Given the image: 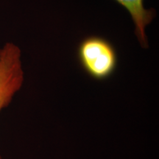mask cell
I'll list each match as a JSON object with an SVG mask.
<instances>
[{"label": "cell", "mask_w": 159, "mask_h": 159, "mask_svg": "<svg viewBox=\"0 0 159 159\" xmlns=\"http://www.w3.org/2000/svg\"><path fill=\"white\" fill-rule=\"evenodd\" d=\"M130 13L135 25L136 33L141 46L148 48V42L145 29L156 16L154 10H148L144 7V0H114Z\"/></svg>", "instance_id": "3957f363"}, {"label": "cell", "mask_w": 159, "mask_h": 159, "mask_svg": "<svg viewBox=\"0 0 159 159\" xmlns=\"http://www.w3.org/2000/svg\"><path fill=\"white\" fill-rule=\"evenodd\" d=\"M1 54H2V49H0V58H1Z\"/></svg>", "instance_id": "277c9868"}, {"label": "cell", "mask_w": 159, "mask_h": 159, "mask_svg": "<svg viewBox=\"0 0 159 159\" xmlns=\"http://www.w3.org/2000/svg\"><path fill=\"white\" fill-rule=\"evenodd\" d=\"M24 80L21 50L14 43H6L0 58V113L11 104ZM0 159H3L1 153Z\"/></svg>", "instance_id": "7a4b0ae2"}, {"label": "cell", "mask_w": 159, "mask_h": 159, "mask_svg": "<svg viewBox=\"0 0 159 159\" xmlns=\"http://www.w3.org/2000/svg\"><path fill=\"white\" fill-rule=\"evenodd\" d=\"M77 55L83 70L97 80L110 77L118 64V55L114 46L108 40L97 35L83 39L77 47Z\"/></svg>", "instance_id": "6da1fadb"}]
</instances>
